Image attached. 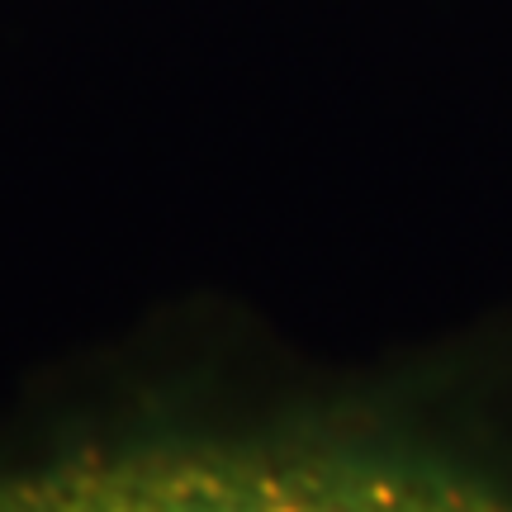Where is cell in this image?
<instances>
[{"label": "cell", "mask_w": 512, "mask_h": 512, "mask_svg": "<svg viewBox=\"0 0 512 512\" xmlns=\"http://www.w3.org/2000/svg\"><path fill=\"white\" fill-rule=\"evenodd\" d=\"M0 512H512V470L389 427H204L0 465Z\"/></svg>", "instance_id": "1"}]
</instances>
